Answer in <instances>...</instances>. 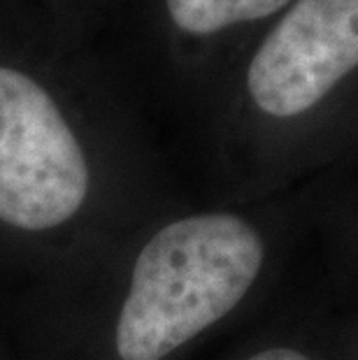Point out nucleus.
<instances>
[{
    "label": "nucleus",
    "mask_w": 358,
    "mask_h": 360,
    "mask_svg": "<svg viewBox=\"0 0 358 360\" xmlns=\"http://www.w3.org/2000/svg\"><path fill=\"white\" fill-rule=\"evenodd\" d=\"M226 163L281 188L358 158V0H293L212 89Z\"/></svg>",
    "instance_id": "nucleus-1"
},
{
    "label": "nucleus",
    "mask_w": 358,
    "mask_h": 360,
    "mask_svg": "<svg viewBox=\"0 0 358 360\" xmlns=\"http://www.w3.org/2000/svg\"><path fill=\"white\" fill-rule=\"evenodd\" d=\"M268 233L238 212L163 224L133 260L114 323L119 360H170L238 311L270 265Z\"/></svg>",
    "instance_id": "nucleus-2"
},
{
    "label": "nucleus",
    "mask_w": 358,
    "mask_h": 360,
    "mask_svg": "<svg viewBox=\"0 0 358 360\" xmlns=\"http://www.w3.org/2000/svg\"><path fill=\"white\" fill-rule=\"evenodd\" d=\"M94 167L63 101L19 60L0 58V224L56 231L89 200Z\"/></svg>",
    "instance_id": "nucleus-3"
},
{
    "label": "nucleus",
    "mask_w": 358,
    "mask_h": 360,
    "mask_svg": "<svg viewBox=\"0 0 358 360\" xmlns=\"http://www.w3.org/2000/svg\"><path fill=\"white\" fill-rule=\"evenodd\" d=\"M293 0H140L144 28L172 77L210 96Z\"/></svg>",
    "instance_id": "nucleus-4"
},
{
    "label": "nucleus",
    "mask_w": 358,
    "mask_h": 360,
    "mask_svg": "<svg viewBox=\"0 0 358 360\" xmlns=\"http://www.w3.org/2000/svg\"><path fill=\"white\" fill-rule=\"evenodd\" d=\"M240 360H349L340 344L338 330L335 337L314 335L309 337H295V340H277L270 344H263L254 351H249Z\"/></svg>",
    "instance_id": "nucleus-5"
},
{
    "label": "nucleus",
    "mask_w": 358,
    "mask_h": 360,
    "mask_svg": "<svg viewBox=\"0 0 358 360\" xmlns=\"http://www.w3.org/2000/svg\"><path fill=\"white\" fill-rule=\"evenodd\" d=\"M335 240H340V249L347 263L358 274V184L349 188L340 202L335 205Z\"/></svg>",
    "instance_id": "nucleus-6"
},
{
    "label": "nucleus",
    "mask_w": 358,
    "mask_h": 360,
    "mask_svg": "<svg viewBox=\"0 0 358 360\" xmlns=\"http://www.w3.org/2000/svg\"><path fill=\"white\" fill-rule=\"evenodd\" d=\"M338 337L349 360H358V311H356V316H352L347 323H342L338 328Z\"/></svg>",
    "instance_id": "nucleus-7"
}]
</instances>
